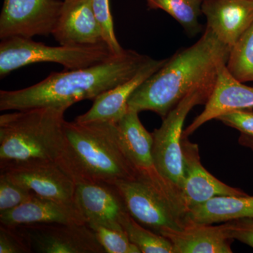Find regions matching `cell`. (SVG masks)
<instances>
[{
    "label": "cell",
    "mask_w": 253,
    "mask_h": 253,
    "mask_svg": "<svg viewBox=\"0 0 253 253\" xmlns=\"http://www.w3.org/2000/svg\"><path fill=\"white\" fill-rule=\"evenodd\" d=\"M230 50L206 28L199 41L167 59L136 89L128 100V109L152 111L163 119L189 93L214 89Z\"/></svg>",
    "instance_id": "6da1fadb"
},
{
    "label": "cell",
    "mask_w": 253,
    "mask_h": 253,
    "mask_svg": "<svg viewBox=\"0 0 253 253\" xmlns=\"http://www.w3.org/2000/svg\"><path fill=\"white\" fill-rule=\"evenodd\" d=\"M150 59L134 50L105 62L80 69L51 73L34 85L13 91H0V111L33 108L66 107L99 95L132 78Z\"/></svg>",
    "instance_id": "7a4b0ae2"
},
{
    "label": "cell",
    "mask_w": 253,
    "mask_h": 253,
    "mask_svg": "<svg viewBox=\"0 0 253 253\" xmlns=\"http://www.w3.org/2000/svg\"><path fill=\"white\" fill-rule=\"evenodd\" d=\"M56 163L76 184L136 179L116 123L67 122L62 148Z\"/></svg>",
    "instance_id": "3957f363"
},
{
    "label": "cell",
    "mask_w": 253,
    "mask_h": 253,
    "mask_svg": "<svg viewBox=\"0 0 253 253\" xmlns=\"http://www.w3.org/2000/svg\"><path fill=\"white\" fill-rule=\"evenodd\" d=\"M67 108H33L0 116V166L55 161L63 141Z\"/></svg>",
    "instance_id": "277c9868"
},
{
    "label": "cell",
    "mask_w": 253,
    "mask_h": 253,
    "mask_svg": "<svg viewBox=\"0 0 253 253\" xmlns=\"http://www.w3.org/2000/svg\"><path fill=\"white\" fill-rule=\"evenodd\" d=\"M116 56L106 44L53 46L32 38L13 37L1 40L0 43V78L34 63H58L65 71H71L99 64Z\"/></svg>",
    "instance_id": "5b68a950"
},
{
    "label": "cell",
    "mask_w": 253,
    "mask_h": 253,
    "mask_svg": "<svg viewBox=\"0 0 253 253\" xmlns=\"http://www.w3.org/2000/svg\"><path fill=\"white\" fill-rule=\"evenodd\" d=\"M212 91L200 89L186 95L163 118L161 126L152 133L155 166L160 174L181 193L184 181L181 149L184 121L194 106L206 104Z\"/></svg>",
    "instance_id": "8992f818"
},
{
    "label": "cell",
    "mask_w": 253,
    "mask_h": 253,
    "mask_svg": "<svg viewBox=\"0 0 253 253\" xmlns=\"http://www.w3.org/2000/svg\"><path fill=\"white\" fill-rule=\"evenodd\" d=\"M14 228L32 253H106L87 224L50 223Z\"/></svg>",
    "instance_id": "52a82bcc"
},
{
    "label": "cell",
    "mask_w": 253,
    "mask_h": 253,
    "mask_svg": "<svg viewBox=\"0 0 253 253\" xmlns=\"http://www.w3.org/2000/svg\"><path fill=\"white\" fill-rule=\"evenodd\" d=\"M61 0H4L0 39L49 36L62 7Z\"/></svg>",
    "instance_id": "ba28073f"
},
{
    "label": "cell",
    "mask_w": 253,
    "mask_h": 253,
    "mask_svg": "<svg viewBox=\"0 0 253 253\" xmlns=\"http://www.w3.org/2000/svg\"><path fill=\"white\" fill-rule=\"evenodd\" d=\"M113 185L121 195L126 211L145 227L160 234L166 228L179 229L185 226L148 183L136 178L119 180Z\"/></svg>",
    "instance_id": "9c48e42d"
},
{
    "label": "cell",
    "mask_w": 253,
    "mask_h": 253,
    "mask_svg": "<svg viewBox=\"0 0 253 253\" xmlns=\"http://www.w3.org/2000/svg\"><path fill=\"white\" fill-rule=\"evenodd\" d=\"M11 180L46 199L74 202L76 184L55 161H35L0 166Z\"/></svg>",
    "instance_id": "30bf717a"
},
{
    "label": "cell",
    "mask_w": 253,
    "mask_h": 253,
    "mask_svg": "<svg viewBox=\"0 0 253 253\" xmlns=\"http://www.w3.org/2000/svg\"><path fill=\"white\" fill-rule=\"evenodd\" d=\"M184 168L182 195L188 212L191 208L218 196H245L241 189L224 184L211 174L201 161L199 145L188 137L181 139Z\"/></svg>",
    "instance_id": "8fae6325"
},
{
    "label": "cell",
    "mask_w": 253,
    "mask_h": 253,
    "mask_svg": "<svg viewBox=\"0 0 253 253\" xmlns=\"http://www.w3.org/2000/svg\"><path fill=\"white\" fill-rule=\"evenodd\" d=\"M51 36L60 45L63 46L106 44L102 31L93 11L91 0L63 1Z\"/></svg>",
    "instance_id": "7c38bea8"
},
{
    "label": "cell",
    "mask_w": 253,
    "mask_h": 253,
    "mask_svg": "<svg viewBox=\"0 0 253 253\" xmlns=\"http://www.w3.org/2000/svg\"><path fill=\"white\" fill-rule=\"evenodd\" d=\"M75 201L88 225L98 224L116 230H124L121 221L126 210L121 195L113 184H76Z\"/></svg>",
    "instance_id": "4fadbf2b"
},
{
    "label": "cell",
    "mask_w": 253,
    "mask_h": 253,
    "mask_svg": "<svg viewBox=\"0 0 253 253\" xmlns=\"http://www.w3.org/2000/svg\"><path fill=\"white\" fill-rule=\"evenodd\" d=\"M86 224L79 206L74 202H61L36 194L17 207L0 212V224L18 226L24 224Z\"/></svg>",
    "instance_id": "5bb4252c"
},
{
    "label": "cell",
    "mask_w": 253,
    "mask_h": 253,
    "mask_svg": "<svg viewBox=\"0 0 253 253\" xmlns=\"http://www.w3.org/2000/svg\"><path fill=\"white\" fill-rule=\"evenodd\" d=\"M116 125L125 151L135 169L136 177L154 184L168 181L155 166L154 137L141 123L139 112L128 109Z\"/></svg>",
    "instance_id": "9a60e30c"
},
{
    "label": "cell",
    "mask_w": 253,
    "mask_h": 253,
    "mask_svg": "<svg viewBox=\"0 0 253 253\" xmlns=\"http://www.w3.org/2000/svg\"><path fill=\"white\" fill-rule=\"evenodd\" d=\"M167 59L150 58L130 79L99 95L90 109L76 118L79 123L104 121L117 123L128 111V100L139 86L158 71Z\"/></svg>",
    "instance_id": "2e32d148"
},
{
    "label": "cell",
    "mask_w": 253,
    "mask_h": 253,
    "mask_svg": "<svg viewBox=\"0 0 253 253\" xmlns=\"http://www.w3.org/2000/svg\"><path fill=\"white\" fill-rule=\"evenodd\" d=\"M206 107L183 132L184 137H189L205 123L229 111L253 109V87L245 85L229 73L226 65L221 67L215 85Z\"/></svg>",
    "instance_id": "e0dca14e"
},
{
    "label": "cell",
    "mask_w": 253,
    "mask_h": 253,
    "mask_svg": "<svg viewBox=\"0 0 253 253\" xmlns=\"http://www.w3.org/2000/svg\"><path fill=\"white\" fill-rule=\"evenodd\" d=\"M207 26L231 48L253 23V0H203Z\"/></svg>",
    "instance_id": "ac0fdd59"
},
{
    "label": "cell",
    "mask_w": 253,
    "mask_h": 253,
    "mask_svg": "<svg viewBox=\"0 0 253 253\" xmlns=\"http://www.w3.org/2000/svg\"><path fill=\"white\" fill-rule=\"evenodd\" d=\"M160 234L169 240L172 253H231V242L221 228L188 221L179 229H166Z\"/></svg>",
    "instance_id": "d6986e66"
},
{
    "label": "cell",
    "mask_w": 253,
    "mask_h": 253,
    "mask_svg": "<svg viewBox=\"0 0 253 253\" xmlns=\"http://www.w3.org/2000/svg\"><path fill=\"white\" fill-rule=\"evenodd\" d=\"M244 218H253V196H218L191 208L186 223L213 224Z\"/></svg>",
    "instance_id": "ffe728a7"
},
{
    "label": "cell",
    "mask_w": 253,
    "mask_h": 253,
    "mask_svg": "<svg viewBox=\"0 0 253 253\" xmlns=\"http://www.w3.org/2000/svg\"><path fill=\"white\" fill-rule=\"evenodd\" d=\"M121 225L129 241L141 253H172V246L165 236L145 227L126 211L121 218Z\"/></svg>",
    "instance_id": "44dd1931"
},
{
    "label": "cell",
    "mask_w": 253,
    "mask_h": 253,
    "mask_svg": "<svg viewBox=\"0 0 253 253\" xmlns=\"http://www.w3.org/2000/svg\"><path fill=\"white\" fill-rule=\"evenodd\" d=\"M226 68L241 83L253 81V23L231 48Z\"/></svg>",
    "instance_id": "7402d4cb"
},
{
    "label": "cell",
    "mask_w": 253,
    "mask_h": 253,
    "mask_svg": "<svg viewBox=\"0 0 253 253\" xmlns=\"http://www.w3.org/2000/svg\"><path fill=\"white\" fill-rule=\"evenodd\" d=\"M151 9H161L170 15L191 33L199 31V17L203 0H145Z\"/></svg>",
    "instance_id": "603a6c76"
},
{
    "label": "cell",
    "mask_w": 253,
    "mask_h": 253,
    "mask_svg": "<svg viewBox=\"0 0 253 253\" xmlns=\"http://www.w3.org/2000/svg\"><path fill=\"white\" fill-rule=\"evenodd\" d=\"M96 239L106 253H141L137 247L129 241L124 230H116L106 226L91 224Z\"/></svg>",
    "instance_id": "cb8c5ba5"
},
{
    "label": "cell",
    "mask_w": 253,
    "mask_h": 253,
    "mask_svg": "<svg viewBox=\"0 0 253 253\" xmlns=\"http://www.w3.org/2000/svg\"><path fill=\"white\" fill-rule=\"evenodd\" d=\"M91 6L106 45L115 54H122L126 49L121 46L116 38L110 0H91Z\"/></svg>",
    "instance_id": "d4e9b609"
},
{
    "label": "cell",
    "mask_w": 253,
    "mask_h": 253,
    "mask_svg": "<svg viewBox=\"0 0 253 253\" xmlns=\"http://www.w3.org/2000/svg\"><path fill=\"white\" fill-rule=\"evenodd\" d=\"M34 193L0 172V212L9 211L27 201Z\"/></svg>",
    "instance_id": "484cf974"
},
{
    "label": "cell",
    "mask_w": 253,
    "mask_h": 253,
    "mask_svg": "<svg viewBox=\"0 0 253 253\" xmlns=\"http://www.w3.org/2000/svg\"><path fill=\"white\" fill-rule=\"evenodd\" d=\"M221 226L228 239L237 240L253 248V218L229 221Z\"/></svg>",
    "instance_id": "4316f807"
},
{
    "label": "cell",
    "mask_w": 253,
    "mask_h": 253,
    "mask_svg": "<svg viewBox=\"0 0 253 253\" xmlns=\"http://www.w3.org/2000/svg\"><path fill=\"white\" fill-rule=\"evenodd\" d=\"M226 126L241 131V134L253 137V111L251 109L234 110L217 118Z\"/></svg>",
    "instance_id": "83f0119b"
},
{
    "label": "cell",
    "mask_w": 253,
    "mask_h": 253,
    "mask_svg": "<svg viewBox=\"0 0 253 253\" xmlns=\"http://www.w3.org/2000/svg\"><path fill=\"white\" fill-rule=\"evenodd\" d=\"M32 251L16 228L0 226V253H31Z\"/></svg>",
    "instance_id": "f1b7e54d"
},
{
    "label": "cell",
    "mask_w": 253,
    "mask_h": 253,
    "mask_svg": "<svg viewBox=\"0 0 253 253\" xmlns=\"http://www.w3.org/2000/svg\"><path fill=\"white\" fill-rule=\"evenodd\" d=\"M239 143L241 146L248 148L253 151V137L241 134L239 139Z\"/></svg>",
    "instance_id": "f546056e"
}]
</instances>
